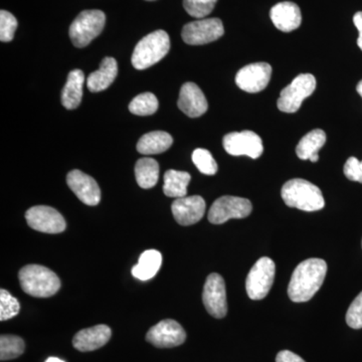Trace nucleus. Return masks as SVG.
Segmentation results:
<instances>
[{"label":"nucleus","instance_id":"f257e3e1","mask_svg":"<svg viewBox=\"0 0 362 362\" xmlns=\"http://www.w3.org/2000/svg\"><path fill=\"white\" fill-rule=\"evenodd\" d=\"M327 264L322 259H308L293 272L288 295L293 302L302 303L313 298L325 280Z\"/></svg>","mask_w":362,"mask_h":362},{"label":"nucleus","instance_id":"f03ea898","mask_svg":"<svg viewBox=\"0 0 362 362\" xmlns=\"http://www.w3.org/2000/svg\"><path fill=\"white\" fill-rule=\"evenodd\" d=\"M281 195L288 206L294 207L300 211H320L325 206L320 188L301 178L287 181L283 185Z\"/></svg>","mask_w":362,"mask_h":362},{"label":"nucleus","instance_id":"7ed1b4c3","mask_svg":"<svg viewBox=\"0 0 362 362\" xmlns=\"http://www.w3.org/2000/svg\"><path fill=\"white\" fill-rule=\"evenodd\" d=\"M18 279L23 291L33 297H52L61 288L57 274L45 266H25L18 273Z\"/></svg>","mask_w":362,"mask_h":362},{"label":"nucleus","instance_id":"20e7f679","mask_svg":"<svg viewBox=\"0 0 362 362\" xmlns=\"http://www.w3.org/2000/svg\"><path fill=\"white\" fill-rule=\"evenodd\" d=\"M170 49V39L164 30H156L143 37L133 52L132 65L136 70H146L160 62Z\"/></svg>","mask_w":362,"mask_h":362},{"label":"nucleus","instance_id":"39448f33","mask_svg":"<svg viewBox=\"0 0 362 362\" xmlns=\"http://www.w3.org/2000/svg\"><path fill=\"white\" fill-rule=\"evenodd\" d=\"M106 16L103 11L98 9L82 11L70 28V37L74 45L85 47L98 35L103 32Z\"/></svg>","mask_w":362,"mask_h":362},{"label":"nucleus","instance_id":"423d86ee","mask_svg":"<svg viewBox=\"0 0 362 362\" xmlns=\"http://www.w3.org/2000/svg\"><path fill=\"white\" fill-rule=\"evenodd\" d=\"M316 89V78L311 74H301L285 87L279 97V110L284 113H295L299 110L306 98L311 96Z\"/></svg>","mask_w":362,"mask_h":362},{"label":"nucleus","instance_id":"0eeeda50","mask_svg":"<svg viewBox=\"0 0 362 362\" xmlns=\"http://www.w3.org/2000/svg\"><path fill=\"white\" fill-rule=\"evenodd\" d=\"M275 272V263L268 257L259 259L252 266L246 280L247 293L252 300H262L269 294Z\"/></svg>","mask_w":362,"mask_h":362},{"label":"nucleus","instance_id":"6e6552de","mask_svg":"<svg viewBox=\"0 0 362 362\" xmlns=\"http://www.w3.org/2000/svg\"><path fill=\"white\" fill-rule=\"evenodd\" d=\"M252 211V202L249 199L226 195L214 202L209 211V221L214 225H221L233 218H247Z\"/></svg>","mask_w":362,"mask_h":362},{"label":"nucleus","instance_id":"1a4fd4ad","mask_svg":"<svg viewBox=\"0 0 362 362\" xmlns=\"http://www.w3.org/2000/svg\"><path fill=\"white\" fill-rule=\"evenodd\" d=\"M225 33L220 18H202L183 26L181 37L185 44L202 45L216 42Z\"/></svg>","mask_w":362,"mask_h":362},{"label":"nucleus","instance_id":"9d476101","mask_svg":"<svg viewBox=\"0 0 362 362\" xmlns=\"http://www.w3.org/2000/svg\"><path fill=\"white\" fill-rule=\"evenodd\" d=\"M223 144L226 151L233 156H246L257 159L264 152L261 137L249 130L228 133L223 137Z\"/></svg>","mask_w":362,"mask_h":362},{"label":"nucleus","instance_id":"9b49d317","mask_svg":"<svg viewBox=\"0 0 362 362\" xmlns=\"http://www.w3.org/2000/svg\"><path fill=\"white\" fill-rule=\"evenodd\" d=\"M202 301L207 312L214 318H223L228 313L226 283L220 274L213 273L207 277L202 293Z\"/></svg>","mask_w":362,"mask_h":362},{"label":"nucleus","instance_id":"f8f14e48","mask_svg":"<svg viewBox=\"0 0 362 362\" xmlns=\"http://www.w3.org/2000/svg\"><path fill=\"white\" fill-rule=\"evenodd\" d=\"M25 220L30 228L40 233H59L66 228L64 216L51 206L30 207L25 213Z\"/></svg>","mask_w":362,"mask_h":362},{"label":"nucleus","instance_id":"ddd939ff","mask_svg":"<svg viewBox=\"0 0 362 362\" xmlns=\"http://www.w3.org/2000/svg\"><path fill=\"white\" fill-rule=\"evenodd\" d=\"M187 339V333L175 320L166 319L150 328L146 340L158 349L180 346Z\"/></svg>","mask_w":362,"mask_h":362},{"label":"nucleus","instance_id":"4468645a","mask_svg":"<svg viewBox=\"0 0 362 362\" xmlns=\"http://www.w3.org/2000/svg\"><path fill=\"white\" fill-rule=\"evenodd\" d=\"M272 66L268 63L250 64L235 76V84L247 93H259L270 83Z\"/></svg>","mask_w":362,"mask_h":362},{"label":"nucleus","instance_id":"2eb2a0df","mask_svg":"<svg viewBox=\"0 0 362 362\" xmlns=\"http://www.w3.org/2000/svg\"><path fill=\"white\" fill-rule=\"evenodd\" d=\"M66 183L83 204L95 206L101 201V189L97 181L83 171L71 170L66 176Z\"/></svg>","mask_w":362,"mask_h":362},{"label":"nucleus","instance_id":"dca6fc26","mask_svg":"<svg viewBox=\"0 0 362 362\" xmlns=\"http://www.w3.org/2000/svg\"><path fill=\"white\" fill-rule=\"evenodd\" d=\"M206 202L199 195L176 199L171 206L175 221L181 226H192L199 223L206 213Z\"/></svg>","mask_w":362,"mask_h":362},{"label":"nucleus","instance_id":"f3484780","mask_svg":"<svg viewBox=\"0 0 362 362\" xmlns=\"http://www.w3.org/2000/svg\"><path fill=\"white\" fill-rule=\"evenodd\" d=\"M178 108L190 118L204 115L209 108L204 92L194 83L188 82L181 87L178 98Z\"/></svg>","mask_w":362,"mask_h":362},{"label":"nucleus","instance_id":"a211bd4d","mask_svg":"<svg viewBox=\"0 0 362 362\" xmlns=\"http://www.w3.org/2000/svg\"><path fill=\"white\" fill-rule=\"evenodd\" d=\"M111 335L110 327L101 324L78 331L74 337L73 345L78 351H94L106 345L110 340Z\"/></svg>","mask_w":362,"mask_h":362},{"label":"nucleus","instance_id":"6ab92c4d","mask_svg":"<svg viewBox=\"0 0 362 362\" xmlns=\"http://www.w3.org/2000/svg\"><path fill=\"white\" fill-rule=\"evenodd\" d=\"M271 20L281 32L290 33L297 30L302 23L299 6L291 1L280 2L272 7Z\"/></svg>","mask_w":362,"mask_h":362},{"label":"nucleus","instance_id":"aec40b11","mask_svg":"<svg viewBox=\"0 0 362 362\" xmlns=\"http://www.w3.org/2000/svg\"><path fill=\"white\" fill-rule=\"evenodd\" d=\"M118 75V64L114 58L107 57L102 61L99 70L93 71L87 78L90 92L98 93L108 89Z\"/></svg>","mask_w":362,"mask_h":362},{"label":"nucleus","instance_id":"412c9836","mask_svg":"<svg viewBox=\"0 0 362 362\" xmlns=\"http://www.w3.org/2000/svg\"><path fill=\"white\" fill-rule=\"evenodd\" d=\"M85 76L81 70L71 71L63 92H62V104L68 110H74L80 106L83 98Z\"/></svg>","mask_w":362,"mask_h":362},{"label":"nucleus","instance_id":"4be33fe9","mask_svg":"<svg viewBox=\"0 0 362 362\" xmlns=\"http://www.w3.org/2000/svg\"><path fill=\"white\" fill-rule=\"evenodd\" d=\"M173 138L164 131H153L140 138L137 143V151L143 156L160 154L170 148Z\"/></svg>","mask_w":362,"mask_h":362},{"label":"nucleus","instance_id":"5701e85b","mask_svg":"<svg viewBox=\"0 0 362 362\" xmlns=\"http://www.w3.org/2000/svg\"><path fill=\"white\" fill-rule=\"evenodd\" d=\"M326 142V133L321 129H314L303 136L298 143L296 153L302 160L317 162L319 160L318 152Z\"/></svg>","mask_w":362,"mask_h":362},{"label":"nucleus","instance_id":"b1692460","mask_svg":"<svg viewBox=\"0 0 362 362\" xmlns=\"http://www.w3.org/2000/svg\"><path fill=\"white\" fill-rule=\"evenodd\" d=\"M162 256L156 250H147L141 254L139 261L132 268L133 277L140 281L150 280L160 269Z\"/></svg>","mask_w":362,"mask_h":362},{"label":"nucleus","instance_id":"393cba45","mask_svg":"<svg viewBox=\"0 0 362 362\" xmlns=\"http://www.w3.org/2000/svg\"><path fill=\"white\" fill-rule=\"evenodd\" d=\"M192 176L185 171L169 169L164 175L163 192L166 197L180 199L187 197Z\"/></svg>","mask_w":362,"mask_h":362},{"label":"nucleus","instance_id":"a878e982","mask_svg":"<svg viewBox=\"0 0 362 362\" xmlns=\"http://www.w3.org/2000/svg\"><path fill=\"white\" fill-rule=\"evenodd\" d=\"M135 177L138 185L144 189L156 187L159 177V164L156 159H139L136 162Z\"/></svg>","mask_w":362,"mask_h":362},{"label":"nucleus","instance_id":"bb28decb","mask_svg":"<svg viewBox=\"0 0 362 362\" xmlns=\"http://www.w3.org/2000/svg\"><path fill=\"white\" fill-rule=\"evenodd\" d=\"M158 100L152 93L138 95L129 104V111L137 116L153 115L158 110Z\"/></svg>","mask_w":362,"mask_h":362},{"label":"nucleus","instance_id":"cd10ccee","mask_svg":"<svg viewBox=\"0 0 362 362\" xmlns=\"http://www.w3.org/2000/svg\"><path fill=\"white\" fill-rule=\"evenodd\" d=\"M25 341L16 335H1L0 337V359L1 361L18 358L25 352Z\"/></svg>","mask_w":362,"mask_h":362},{"label":"nucleus","instance_id":"c85d7f7f","mask_svg":"<svg viewBox=\"0 0 362 362\" xmlns=\"http://www.w3.org/2000/svg\"><path fill=\"white\" fill-rule=\"evenodd\" d=\"M192 162L197 169L206 175H214L218 173V164L211 152L206 149L197 148L192 153Z\"/></svg>","mask_w":362,"mask_h":362},{"label":"nucleus","instance_id":"c756f323","mask_svg":"<svg viewBox=\"0 0 362 362\" xmlns=\"http://www.w3.org/2000/svg\"><path fill=\"white\" fill-rule=\"evenodd\" d=\"M218 0H183V7L192 18H206L214 11Z\"/></svg>","mask_w":362,"mask_h":362},{"label":"nucleus","instance_id":"7c9ffc66","mask_svg":"<svg viewBox=\"0 0 362 362\" xmlns=\"http://www.w3.org/2000/svg\"><path fill=\"white\" fill-rule=\"evenodd\" d=\"M21 310V304L16 298L6 290L0 291V320L6 321L18 315Z\"/></svg>","mask_w":362,"mask_h":362},{"label":"nucleus","instance_id":"2f4dec72","mask_svg":"<svg viewBox=\"0 0 362 362\" xmlns=\"http://www.w3.org/2000/svg\"><path fill=\"white\" fill-rule=\"evenodd\" d=\"M18 28V21L8 11H0V40L2 42H11L14 33Z\"/></svg>","mask_w":362,"mask_h":362},{"label":"nucleus","instance_id":"473e14b6","mask_svg":"<svg viewBox=\"0 0 362 362\" xmlns=\"http://www.w3.org/2000/svg\"><path fill=\"white\" fill-rule=\"evenodd\" d=\"M346 323L354 329L362 328V292L350 305L346 313Z\"/></svg>","mask_w":362,"mask_h":362},{"label":"nucleus","instance_id":"72a5a7b5","mask_svg":"<svg viewBox=\"0 0 362 362\" xmlns=\"http://www.w3.org/2000/svg\"><path fill=\"white\" fill-rule=\"evenodd\" d=\"M344 175L349 180L362 183V161L349 157L344 165Z\"/></svg>","mask_w":362,"mask_h":362},{"label":"nucleus","instance_id":"f704fd0d","mask_svg":"<svg viewBox=\"0 0 362 362\" xmlns=\"http://www.w3.org/2000/svg\"><path fill=\"white\" fill-rule=\"evenodd\" d=\"M276 362H306L302 357L297 356L294 352L289 350H283L278 354L276 357Z\"/></svg>","mask_w":362,"mask_h":362},{"label":"nucleus","instance_id":"c9c22d12","mask_svg":"<svg viewBox=\"0 0 362 362\" xmlns=\"http://www.w3.org/2000/svg\"><path fill=\"white\" fill-rule=\"evenodd\" d=\"M354 23L359 33L358 39H357V45H358L359 49L362 51V11H358V13L354 14Z\"/></svg>","mask_w":362,"mask_h":362},{"label":"nucleus","instance_id":"e433bc0d","mask_svg":"<svg viewBox=\"0 0 362 362\" xmlns=\"http://www.w3.org/2000/svg\"><path fill=\"white\" fill-rule=\"evenodd\" d=\"M45 362H65L64 361H62V359L57 358V357H49V358H47Z\"/></svg>","mask_w":362,"mask_h":362},{"label":"nucleus","instance_id":"4c0bfd02","mask_svg":"<svg viewBox=\"0 0 362 362\" xmlns=\"http://www.w3.org/2000/svg\"><path fill=\"white\" fill-rule=\"evenodd\" d=\"M356 90L357 93H358V94L362 97V80L358 83V84H357Z\"/></svg>","mask_w":362,"mask_h":362},{"label":"nucleus","instance_id":"58836bf2","mask_svg":"<svg viewBox=\"0 0 362 362\" xmlns=\"http://www.w3.org/2000/svg\"><path fill=\"white\" fill-rule=\"evenodd\" d=\"M147 1H153V0H147Z\"/></svg>","mask_w":362,"mask_h":362}]
</instances>
